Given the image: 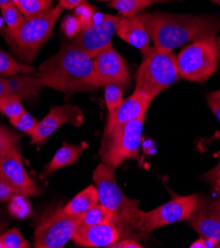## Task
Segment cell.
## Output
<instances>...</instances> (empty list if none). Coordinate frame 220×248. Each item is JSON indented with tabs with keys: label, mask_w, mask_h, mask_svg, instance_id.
Instances as JSON below:
<instances>
[{
	"label": "cell",
	"mask_w": 220,
	"mask_h": 248,
	"mask_svg": "<svg viewBox=\"0 0 220 248\" xmlns=\"http://www.w3.org/2000/svg\"><path fill=\"white\" fill-rule=\"evenodd\" d=\"M138 17L154 46L167 52H173L190 42L215 38L220 31V18L210 15L141 13Z\"/></svg>",
	"instance_id": "obj_1"
},
{
	"label": "cell",
	"mask_w": 220,
	"mask_h": 248,
	"mask_svg": "<svg viewBox=\"0 0 220 248\" xmlns=\"http://www.w3.org/2000/svg\"><path fill=\"white\" fill-rule=\"evenodd\" d=\"M36 76L45 87L70 96L100 88L93 58L75 45L64 46L58 54L44 62Z\"/></svg>",
	"instance_id": "obj_2"
},
{
	"label": "cell",
	"mask_w": 220,
	"mask_h": 248,
	"mask_svg": "<svg viewBox=\"0 0 220 248\" xmlns=\"http://www.w3.org/2000/svg\"><path fill=\"white\" fill-rule=\"evenodd\" d=\"M93 181L99 192L100 203L113 215L112 222L120 238H148L142 230L144 211L139 209V200L130 199L123 194L115 180L114 168L101 163L93 172Z\"/></svg>",
	"instance_id": "obj_3"
},
{
	"label": "cell",
	"mask_w": 220,
	"mask_h": 248,
	"mask_svg": "<svg viewBox=\"0 0 220 248\" xmlns=\"http://www.w3.org/2000/svg\"><path fill=\"white\" fill-rule=\"evenodd\" d=\"M141 55L142 62L135 76V91L154 100L180 78L177 56L151 46L142 49Z\"/></svg>",
	"instance_id": "obj_4"
},
{
	"label": "cell",
	"mask_w": 220,
	"mask_h": 248,
	"mask_svg": "<svg viewBox=\"0 0 220 248\" xmlns=\"http://www.w3.org/2000/svg\"><path fill=\"white\" fill-rule=\"evenodd\" d=\"M64 8L59 4L52 9L26 19L20 28L15 31H4L8 44L16 54L31 62L43 45L52 36L53 28Z\"/></svg>",
	"instance_id": "obj_5"
},
{
	"label": "cell",
	"mask_w": 220,
	"mask_h": 248,
	"mask_svg": "<svg viewBox=\"0 0 220 248\" xmlns=\"http://www.w3.org/2000/svg\"><path fill=\"white\" fill-rule=\"evenodd\" d=\"M218 54L215 38L193 42L177 56L180 78L185 80L203 83L218 69Z\"/></svg>",
	"instance_id": "obj_6"
},
{
	"label": "cell",
	"mask_w": 220,
	"mask_h": 248,
	"mask_svg": "<svg viewBox=\"0 0 220 248\" xmlns=\"http://www.w3.org/2000/svg\"><path fill=\"white\" fill-rule=\"evenodd\" d=\"M144 122L145 116L104 135L102 150L103 163L115 169L127 159L140 157Z\"/></svg>",
	"instance_id": "obj_7"
},
{
	"label": "cell",
	"mask_w": 220,
	"mask_h": 248,
	"mask_svg": "<svg viewBox=\"0 0 220 248\" xmlns=\"http://www.w3.org/2000/svg\"><path fill=\"white\" fill-rule=\"evenodd\" d=\"M80 226V215H70L59 209L39 222L35 232V247L63 248L72 239Z\"/></svg>",
	"instance_id": "obj_8"
},
{
	"label": "cell",
	"mask_w": 220,
	"mask_h": 248,
	"mask_svg": "<svg viewBox=\"0 0 220 248\" xmlns=\"http://www.w3.org/2000/svg\"><path fill=\"white\" fill-rule=\"evenodd\" d=\"M200 195L176 197L175 199L150 212H144L142 217V230L149 237L156 229L187 220L198 206Z\"/></svg>",
	"instance_id": "obj_9"
},
{
	"label": "cell",
	"mask_w": 220,
	"mask_h": 248,
	"mask_svg": "<svg viewBox=\"0 0 220 248\" xmlns=\"http://www.w3.org/2000/svg\"><path fill=\"white\" fill-rule=\"evenodd\" d=\"M120 18L116 15L96 13L93 23L73 37L71 44L84 49L91 58L96 57L111 45Z\"/></svg>",
	"instance_id": "obj_10"
},
{
	"label": "cell",
	"mask_w": 220,
	"mask_h": 248,
	"mask_svg": "<svg viewBox=\"0 0 220 248\" xmlns=\"http://www.w3.org/2000/svg\"><path fill=\"white\" fill-rule=\"evenodd\" d=\"M95 77L100 87L107 84L128 86L130 84V72L127 62L118 54L112 44L93 58Z\"/></svg>",
	"instance_id": "obj_11"
},
{
	"label": "cell",
	"mask_w": 220,
	"mask_h": 248,
	"mask_svg": "<svg viewBox=\"0 0 220 248\" xmlns=\"http://www.w3.org/2000/svg\"><path fill=\"white\" fill-rule=\"evenodd\" d=\"M187 221L201 236L214 241L220 248V197L200 196L198 206Z\"/></svg>",
	"instance_id": "obj_12"
},
{
	"label": "cell",
	"mask_w": 220,
	"mask_h": 248,
	"mask_svg": "<svg viewBox=\"0 0 220 248\" xmlns=\"http://www.w3.org/2000/svg\"><path fill=\"white\" fill-rule=\"evenodd\" d=\"M83 120L84 114L78 106L71 104L55 106L43 120L39 121L36 130L30 136L31 144L44 142L54 132L66 124L81 127Z\"/></svg>",
	"instance_id": "obj_13"
},
{
	"label": "cell",
	"mask_w": 220,
	"mask_h": 248,
	"mask_svg": "<svg viewBox=\"0 0 220 248\" xmlns=\"http://www.w3.org/2000/svg\"><path fill=\"white\" fill-rule=\"evenodd\" d=\"M153 100L146 95L134 91V93L123 100L120 106L113 112H109L108 121L105 129V134L125 125V124L134 121L146 115Z\"/></svg>",
	"instance_id": "obj_14"
},
{
	"label": "cell",
	"mask_w": 220,
	"mask_h": 248,
	"mask_svg": "<svg viewBox=\"0 0 220 248\" xmlns=\"http://www.w3.org/2000/svg\"><path fill=\"white\" fill-rule=\"evenodd\" d=\"M0 182L15 188H26L36 185L23 165L18 146L13 147L0 157Z\"/></svg>",
	"instance_id": "obj_15"
},
{
	"label": "cell",
	"mask_w": 220,
	"mask_h": 248,
	"mask_svg": "<svg viewBox=\"0 0 220 248\" xmlns=\"http://www.w3.org/2000/svg\"><path fill=\"white\" fill-rule=\"evenodd\" d=\"M120 233L113 222L96 226H80L72 236L76 244L83 247H109L119 240Z\"/></svg>",
	"instance_id": "obj_16"
},
{
	"label": "cell",
	"mask_w": 220,
	"mask_h": 248,
	"mask_svg": "<svg viewBox=\"0 0 220 248\" xmlns=\"http://www.w3.org/2000/svg\"><path fill=\"white\" fill-rule=\"evenodd\" d=\"M116 34L140 51L149 46V33L138 15L129 17L122 16L117 25Z\"/></svg>",
	"instance_id": "obj_17"
},
{
	"label": "cell",
	"mask_w": 220,
	"mask_h": 248,
	"mask_svg": "<svg viewBox=\"0 0 220 248\" xmlns=\"http://www.w3.org/2000/svg\"><path fill=\"white\" fill-rule=\"evenodd\" d=\"M8 88L12 95L23 100L25 98L35 97L45 87L37 78L31 73H23L21 76H14L5 78Z\"/></svg>",
	"instance_id": "obj_18"
},
{
	"label": "cell",
	"mask_w": 220,
	"mask_h": 248,
	"mask_svg": "<svg viewBox=\"0 0 220 248\" xmlns=\"http://www.w3.org/2000/svg\"><path fill=\"white\" fill-rule=\"evenodd\" d=\"M83 153V146L76 144H68L65 142L60 150L53 156L42 173V177L46 178L55 171L76 163Z\"/></svg>",
	"instance_id": "obj_19"
},
{
	"label": "cell",
	"mask_w": 220,
	"mask_h": 248,
	"mask_svg": "<svg viewBox=\"0 0 220 248\" xmlns=\"http://www.w3.org/2000/svg\"><path fill=\"white\" fill-rule=\"evenodd\" d=\"M100 203L99 192L95 186L90 185L79 193L73 199L68 203L63 210L70 215H82L90 208Z\"/></svg>",
	"instance_id": "obj_20"
},
{
	"label": "cell",
	"mask_w": 220,
	"mask_h": 248,
	"mask_svg": "<svg viewBox=\"0 0 220 248\" xmlns=\"http://www.w3.org/2000/svg\"><path fill=\"white\" fill-rule=\"evenodd\" d=\"M23 73H35V68L29 64L17 62L13 57L0 48V77H14Z\"/></svg>",
	"instance_id": "obj_21"
},
{
	"label": "cell",
	"mask_w": 220,
	"mask_h": 248,
	"mask_svg": "<svg viewBox=\"0 0 220 248\" xmlns=\"http://www.w3.org/2000/svg\"><path fill=\"white\" fill-rule=\"evenodd\" d=\"M113 215L104 206L95 205L94 207L87 210L85 213L80 215L81 226H96L105 225L112 222Z\"/></svg>",
	"instance_id": "obj_22"
},
{
	"label": "cell",
	"mask_w": 220,
	"mask_h": 248,
	"mask_svg": "<svg viewBox=\"0 0 220 248\" xmlns=\"http://www.w3.org/2000/svg\"><path fill=\"white\" fill-rule=\"evenodd\" d=\"M12 3L26 19L53 8V0H12Z\"/></svg>",
	"instance_id": "obj_23"
},
{
	"label": "cell",
	"mask_w": 220,
	"mask_h": 248,
	"mask_svg": "<svg viewBox=\"0 0 220 248\" xmlns=\"http://www.w3.org/2000/svg\"><path fill=\"white\" fill-rule=\"evenodd\" d=\"M153 3L152 0H111L109 6L123 17H129L137 15Z\"/></svg>",
	"instance_id": "obj_24"
},
{
	"label": "cell",
	"mask_w": 220,
	"mask_h": 248,
	"mask_svg": "<svg viewBox=\"0 0 220 248\" xmlns=\"http://www.w3.org/2000/svg\"><path fill=\"white\" fill-rule=\"evenodd\" d=\"M39 188L37 185H33L26 188H15L5 183L0 182V202L5 203L12 201L16 197H33L38 195Z\"/></svg>",
	"instance_id": "obj_25"
},
{
	"label": "cell",
	"mask_w": 220,
	"mask_h": 248,
	"mask_svg": "<svg viewBox=\"0 0 220 248\" xmlns=\"http://www.w3.org/2000/svg\"><path fill=\"white\" fill-rule=\"evenodd\" d=\"M1 12L4 23L7 26V31L17 30L26 21V18L13 3L1 8Z\"/></svg>",
	"instance_id": "obj_26"
},
{
	"label": "cell",
	"mask_w": 220,
	"mask_h": 248,
	"mask_svg": "<svg viewBox=\"0 0 220 248\" xmlns=\"http://www.w3.org/2000/svg\"><path fill=\"white\" fill-rule=\"evenodd\" d=\"M24 112L21 100L14 95H6L0 98V113L10 120L20 116Z\"/></svg>",
	"instance_id": "obj_27"
},
{
	"label": "cell",
	"mask_w": 220,
	"mask_h": 248,
	"mask_svg": "<svg viewBox=\"0 0 220 248\" xmlns=\"http://www.w3.org/2000/svg\"><path fill=\"white\" fill-rule=\"evenodd\" d=\"M29 243L23 237L19 229H11L0 235V248H26Z\"/></svg>",
	"instance_id": "obj_28"
},
{
	"label": "cell",
	"mask_w": 220,
	"mask_h": 248,
	"mask_svg": "<svg viewBox=\"0 0 220 248\" xmlns=\"http://www.w3.org/2000/svg\"><path fill=\"white\" fill-rule=\"evenodd\" d=\"M10 122L17 130L26 133L29 136L33 134L39 124V120H37L35 117H33L29 112L25 110H24V112L20 116L11 119Z\"/></svg>",
	"instance_id": "obj_29"
},
{
	"label": "cell",
	"mask_w": 220,
	"mask_h": 248,
	"mask_svg": "<svg viewBox=\"0 0 220 248\" xmlns=\"http://www.w3.org/2000/svg\"><path fill=\"white\" fill-rule=\"evenodd\" d=\"M105 87V103L109 112L116 110L123 102V93L119 85L107 84Z\"/></svg>",
	"instance_id": "obj_30"
},
{
	"label": "cell",
	"mask_w": 220,
	"mask_h": 248,
	"mask_svg": "<svg viewBox=\"0 0 220 248\" xmlns=\"http://www.w3.org/2000/svg\"><path fill=\"white\" fill-rule=\"evenodd\" d=\"M20 137L10 130L0 126V157L4 155L13 147L18 146Z\"/></svg>",
	"instance_id": "obj_31"
},
{
	"label": "cell",
	"mask_w": 220,
	"mask_h": 248,
	"mask_svg": "<svg viewBox=\"0 0 220 248\" xmlns=\"http://www.w3.org/2000/svg\"><path fill=\"white\" fill-rule=\"evenodd\" d=\"M95 14H96L95 7L88 4L85 0L78 7L75 8V13H73V15H75L82 23L83 28L87 27L90 24L93 23Z\"/></svg>",
	"instance_id": "obj_32"
},
{
	"label": "cell",
	"mask_w": 220,
	"mask_h": 248,
	"mask_svg": "<svg viewBox=\"0 0 220 248\" xmlns=\"http://www.w3.org/2000/svg\"><path fill=\"white\" fill-rule=\"evenodd\" d=\"M9 211L12 216L16 217H26L31 212L30 204L26 200V197H16L12 201L9 202Z\"/></svg>",
	"instance_id": "obj_33"
},
{
	"label": "cell",
	"mask_w": 220,
	"mask_h": 248,
	"mask_svg": "<svg viewBox=\"0 0 220 248\" xmlns=\"http://www.w3.org/2000/svg\"><path fill=\"white\" fill-rule=\"evenodd\" d=\"M62 29L66 36L73 38L83 29L82 23L75 15H68L62 22Z\"/></svg>",
	"instance_id": "obj_34"
},
{
	"label": "cell",
	"mask_w": 220,
	"mask_h": 248,
	"mask_svg": "<svg viewBox=\"0 0 220 248\" xmlns=\"http://www.w3.org/2000/svg\"><path fill=\"white\" fill-rule=\"evenodd\" d=\"M204 179L211 184L216 194L220 195V162L204 174Z\"/></svg>",
	"instance_id": "obj_35"
},
{
	"label": "cell",
	"mask_w": 220,
	"mask_h": 248,
	"mask_svg": "<svg viewBox=\"0 0 220 248\" xmlns=\"http://www.w3.org/2000/svg\"><path fill=\"white\" fill-rule=\"evenodd\" d=\"M206 100L210 110L220 123V89L208 93L206 96Z\"/></svg>",
	"instance_id": "obj_36"
},
{
	"label": "cell",
	"mask_w": 220,
	"mask_h": 248,
	"mask_svg": "<svg viewBox=\"0 0 220 248\" xmlns=\"http://www.w3.org/2000/svg\"><path fill=\"white\" fill-rule=\"evenodd\" d=\"M110 248H141L143 247L136 239L133 238H124L122 240H117L109 246Z\"/></svg>",
	"instance_id": "obj_37"
},
{
	"label": "cell",
	"mask_w": 220,
	"mask_h": 248,
	"mask_svg": "<svg viewBox=\"0 0 220 248\" xmlns=\"http://www.w3.org/2000/svg\"><path fill=\"white\" fill-rule=\"evenodd\" d=\"M85 0H59V5L64 9H75Z\"/></svg>",
	"instance_id": "obj_38"
},
{
	"label": "cell",
	"mask_w": 220,
	"mask_h": 248,
	"mask_svg": "<svg viewBox=\"0 0 220 248\" xmlns=\"http://www.w3.org/2000/svg\"><path fill=\"white\" fill-rule=\"evenodd\" d=\"M6 95H12V94L8 88L5 78H0V98L3 96H6Z\"/></svg>",
	"instance_id": "obj_39"
},
{
	"label": "cell",
	"mask_w": 220,
	"mask_h": 248,
	"mask_svg": "<svg viewBox=\"0 0 220 248\" xmlns=\"http://www.w3.org/2000/svg\"><path fill=\"white\" fill-rule=\"evenodd\" d=\"M189 247L190 248H207L205 238L201 236V238H199L197 241H194L193 243H191L189 245Z\"/></svg>",
	"instance_id": "obj_40"
},
{
	"label": "cell",
	"mask_w": 220,
	"mask_h": 248,
	"mask_svg": "<svg viewBox=\"0 0 220 248\" xmlns=\"http://www.w3.org/2000/svg\"><path fill=\"white\" fill-rule=\"evenodd\" d=\"M12 3V0H0V9Z\"/></svg>",
	"instance_id": "obj_41"
},
{
	"label": "cell",
	"mask_w": 220,
	"mask_h": 248,
	"mask_svg": "<svg viewBox=\"0 0 220 248\" xmlns=\"http://www.w3.org/2000/svg\"><path fill=\"white\" fill-rule=\"evenodd\" d=\"M215 42H216V47H217V54H218V58H219V61H220V36L215 39Z\"/></svg>",
	"instance_id": "obj_42"
},
{
	"label": "cell",
	"mask_w": 220,
	"mask_h": 248,
	"mask_svg": "<svg viewBox=\"0 0 220 248\" xmlns=\"http://www.w3.org/2000/svg\"><path fill=\"white\" fill-rule=\"evenodd\" d=\"M210 1L217 4V5H220V0H210Z\"/></svg>",
	"instance_id": "obj_43"
},
{
	"label": "cell",
	"mask_w": 220,
	"mask_h": 248,
	"mask_svg": "<svg viewBox=\"0 0 220 248\" xmlns=\"http://www.w3.org/2000/svg\"><path fill=\"white\" fill-rule=\"evenodd\" d=\"M153 2H163V1H168V0H152Z\"/></svg>",
	"instance_id": "obj_44"
},
{
	"label": "cell",
	"mask_w": 220,
	"mask_h": 248,
	"mask_svg": "<svg viewBox=\"0 0 220 248\" xmlns=\"http://www.w3.org/2000/svg\"><path fill=\"white\" fill-rule=\"evenodd\" d=\"M102 1H108V0H102Z\"/></svg>",
	"instance_id": "obj_45"
},
{
	"label": "cell",
	"mask_w": 220,
	"mask_h": 248,
	"mask_svg": "<svg viewBox=\"0 0 220 248\" xmlns=\"http://www.w3.org/2000/svg\"><path fill=\"white\" fill-rule=\"evenodd\" d=\"M108 1H110V0H108Z\"/></svg>",
	"instance_id": "obj_46"
},
{
	"label": "cell",
	"mask_w": 220,
	"mask_h": 248,
	"mask_svg": "<svg viewBox=\"0 0 220 248\" xmlns=\"http://www.w3.org/2000/svg\"><path fill=\"white\" fill-rule=\"evenodd\" d=\"M0 230H1V228H0Z\"/></svg>",
	"instance_id": "obj_47"
},
{
	"label": "cell",
	"mask_w": 220,
	"mask_h": 248,
	"mask_svg": "<svg viewBox=\"0 0 220 248\" xmlns=\"http://www.w3.org/2000/svg\"><path fill=\"white\" fill-rule=\"evenodd\" d=\"M110 1H111V0H110Z\"/></svg>",
	"instance_id": "obj_48"
}]
</instances>
